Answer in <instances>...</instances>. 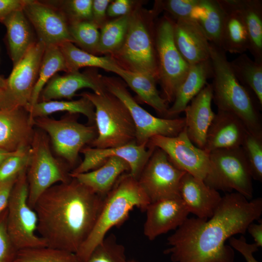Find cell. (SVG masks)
<instances>
[{
    "instance_id": "obj_1",
    "label": "cell",
    "mask_w": 262,
    "mask_h": 262,
    "mask_svg": "<svg viewBox=\"0 0 262 262\" xmlns=\"http://www.w3.org/2000/svg\"><path fill=\"white\" fill-rule=\"evenodd\" d=\"M262 213L261 197L249 200L237 192L227 194L209 219L188 217L168 237L164 253L173 262H234V250L226 241L245 234Z\"/></svg>"
},
{
    "instance_id": "obj_2",
    "label": "cell",
    "mask_w": 262,
    "mask_h": 262,
    "mask_svg": "<svg viewBox=\"0 0 262 262\" xmlns=\"http://www.w3.org/2000/svg\"><path fill=\"white\" fill-rule=\"evenodd\" d=\"M104 197L74 178L52 186L33 208L38 235L48 246L76 253L91 232Z\"/></svg>"
},
{
    "instance_id": "obj_3",
    "label": "cell",
    "mask_w": 262,
    "mask_h": 262,
    "mask_svg": "<svg viewBox=\"0 0 262 262\" xmlns=\"http://www.w3.org/2000/svg\"><path fill=\"white\" fill-rule=\"evenodd\" d=\"M210 44V58L213 71V99L218 110L233 114L243 121L248 131L262 134V118L256 99L236 77L226 52Z\"/></svg>"
},
{
    "instance_id": "obj_4",
    "label": "cell",
    "mask_w": 262,
    "mask_h": 262,
    "mask_svg": "<svg viewBox=\"0 0 262 262\" xmlns=\"http://www.w3.org/2000/svg\"><path fill=\"white\" fill-rule=\"evenodd\" d=\"M150 203L138 180L129 172L122 174L104 197L97 220L90 234L75 253L85 262L113 227L122 224L134 207L145 211Z\"/></svg>"
},
{
    "instance_id": "obj_5",
    "label": "cell",
    "mask_w": 262,
    "mask_h": 262,
    "mask_svg": "<svg viewBox=\"0 0 262 262\" xmlns=\"http://www.w3.org/2000/svg\"><path fill=\"white\" fill-rule=\"evenodd\" d=\"M80 95L88 98L95 108L97 135L90 144L92 147H117L135 142L133 121L127 107L117 98L106 90L101 94L83 92Z\"/></svg>"
},
{
    "instance_id": "obj_6",
    "label": "cell",
    "mask_w": 262,
    "mask_h": 262,
    "mask_svg": "<svg viewBox=\"0 0 262 262\" xmlns=\"http://www.w3.org/2000/svg\"><path fill=\"white\" fill-rule=\"evenodd\" d=\"M69 169L52 154L48 135L39 129H34L26 169L30 207L33 209L40 196L52 186L69 181L72 178Z\"/></svg>"
},
{
    "instance_id": "obj_7",
    "label": "cell",
    "mask_w": 262,
    "mask_h": 262,
    "mask_svg": "<svg viewBox=\"0 0 262 262\" xmlns=\"http://www.w3.org/2000/svg\"><path fill=\"white\" fill-rule=\"evenodd\" d=\"M26 169L27 167L17 176L7 207V230L17 250L47 246L45 241L36 233L37 216L28 203Z\"/></svg>"
},
{
    "instance_id": "obj_8",
    "label": "cell",
    "mask_w": 262,
    "mask_h": 262,
    "mask_svg": "<svg viewBox=\"0 0 262 262\" xmlns=\"http://www.w3.org/2000/svg\"><path fill=\"white\" fill-rule=\"evenodd\" d=\"M70 114L60 119L49 116L34 118L33 124L50 138L53 149L71 169L76 167L81 150L96 138V126L79 123Z\"/></svg>"
},
{
    "instance_id": "obj_9",
    "label": "cell",
    "mask_w": 262,
    "mask_h": 262,
    "mask_svg": "<svg viewBox=\"0 0 262 262\" xmlns=\"http://www.w3.org/2000/svg\"><path fill=\"white\" fill-rule=\"evenodd\" d=\"M210 171L204 180L218 191L232 190L250 200L253 195L252 177L241 147L221 149L209 153Z\"/></svg>"
},
{
    "instance_id": "obj_10",
    "label": "cell",
    "mask_w": 262,
    "mask_h": 262,
    "mask_svg": "<svg viewBox=\"0 0 262 262\" xmlns=\"http://www.w3.org/2000/svg\"><path fill=\"white\" fill-rule=\"evenodd\" d=\"M174 20L164 16L155 31L158 79L163 91V98L173 102L176 92L184 80L190 65L177 49L173 37Z\"/></svg>"
},
{
    "instance_id": "obj_11",
    "label": "cell",
    "mask_w": 262,
    "mask_h": 262,
    "mask_svg": "<svg viewBox=\"0 0 262 262\" xmlns=\"http://www.w3.org/2000/svg\"><path fill=\"white\" fill-rule=\"evenodd\" d=\"M148 25L137 12L131 14L124 41L115 53L123 64V68L147 73L158 79L155 40Z\"/></svg>"
},
{
    "instance_id": "obj_12",
    "label": "cell",
    "mask_w": 262,
    "mask_h": 262,
    "mask_svg": "<svg viewBox=\"0 0 262 262\" xmlns=\"http://www.w3.org/2000/svg\"><path fill=\"white\" fill-rule=\"evenodd\" d=\"M102 81L105 89L117 98L128 109L135 126L137 144H147L156 135L176 136L185 128L184 117H156L142 107L119 81L107 77H102Z\"/></svg>"
},
{
    "instance_id": "obj_13",
    "label": "cell",
    "mask_w": 262,
    "mask_h": 262,
    "mask_svg": "<svg viewBox=\"0 0 262 262\" xmlns=\"http://www.w3.org/2000/svg\"><path fill=\"white\" fill-rule=\"evenodd\" d=\"M185 173L172 164L164 151L155 147L137 180L151 203L180 198V183Z\"/></svg>"
},
{
    "instance_id": "obj_14",
    "label": "cell",
    "mask_w": 262,
    "mask_h": 262,
    "mask_svg": "<svg viewBox=\"0 0 262 262\" xmlns=\"http://www.w3.org/2000/svg\"><path fill=\"white\" fill-rule=\"evenodd\" d=\"M147 145L162 149L176 167L196 178L204 180L210 171L209 154L194 144L185 127L176 136H154Z\"/></svg>"
},
{
    "instance_id": "obj_15",
    "label": "cell",
    "mask_w": 262,
    "mask_h": 262,
    "mask_svg": "<svg viewBox=\"0 0 262 262\" xmlns=\"http://www.w3.org/2000/svg\"><path fill=\"white\" fill-rule=\"evenodd\" d=\"M23 11L35 29L38 41L46 47L73 42L69 23L59 8L36 0H24Z\"/></svg>"
},
{
    "instance_id": "obj_16",
    "label": "cell",
    "mask_w": 262,
    "mask_h": 262,
    "mask_svg": "<svg viewBox=\"0 0 262 262\" xmlns=\"http://www.w3.org/2000/svg\"><path fill=\"white\" fill-rule=\"evenodd\" d=\"M155 148L147 144L138 145L135 142L104 148L84 147L80 152L83 155V160L70 173L79 174L93 170L102 165L110 157L117 156L128 163L129 173L138 180Z\"/></svg>"
},
{
    "instance_id": "obj_17",
    "label": "cell",
    "mask_w": 262,
    "mask_h": 262,
    "mask_svg": "<svg viewBox=\"0 0 262 262\" xmlns=\"http://www.w3.org/2000/svg\"><path fill=\"white\" fill-rule=\"evenodd\" d=\"M46 47L37 41L15 66L6 79L5 89L16 106L26 109L36 82Z\"/></svg>"
},
{
    "instance_id": "obj_18",
    "label": "cell",
    "mask_w": 262,
    "mask_h": 262,
    "mask_svg": "<svg viewBox=\"0 0 262 262\" xmlns=\"http://www.w3.org/2000/svg\"><path fill=\"white\" fill-rule=\"evenodd\" d=\"M144 224L145 236L150 241L179 227L188 218L189 212L180 197L163 199L147 206Z\"/></svg>"
},
{
    "instance_id": "obj_19",
    "label": "cell",
    "mask_w": 262,
    "mask_h": 262,
    "mask_svg": "<svg viewBox=\"0 0 262 262\" xmlns=\"http://www.w3.org/2000/svg\"><path fill=\"white\" fill-rule=\"evenodd\" d=\"M33 127L29 114L24 107L0 110V149L15 152L29 147Z\"/></svg>"
},
{
    "instance_id": "obj_20",
    "label": "cell",
    "mask_w": 262,
    "mask_h": 262,
    "mask_svg": "<svg viewBox=\"0 0 262 262\" xmlns=\"http://www.w3.org/2000/svg\"><path fill=\"white\" fill-rule=\"evenodd\" d=\"M248 130L243 121L230 112L218 110L208 130L203 150L241 147Z\"/></svg>"
},
{
    "instance_id": "obj_21",
    "label": "cell",
    "mask_w": 262,
    "mask_h": 262,
    "mask_svg": "<svg viewBox=\"0 0 262 262\" xmlns=\"http://www.w3.org/2000/svg\"><path fill=\"white\" fill-rule=\"evenodd\" d=\"M180 194L189 213L199 218H211L222 199L218 191L187 173L181 179Z\"/></svg>"
},
{
    "instance_id": "obj_22",
    "label": "cell",
    "mask_w": 262,
    "mask_h": 262,
    "mask_svg": "<svg viewBox=\"0 0 262 262\" xmlns=\"http://www.w3.org/2000/svg\"><path fill=\"white\" fill-rule=\"evenodd\" d=\"M213 97L212 84L207 83L184 111L187 135L195 145L202 149L208 130L215 115L212 109Z\"/></svg>"
},
{
    "instance_id": "obj_23",
    "label": "cell",
    "mask_w": 262,
    "mask_h": 262,
    "mask_svg": "<svg viewBox=\"0 0 262 262\" xmlns=\"http://www.w3.org/2000/svg\"><path fill=\"white\" fill-rule=\"evenodd\" d=\"M85 88L91 89L97 94L106 91L102 76L77 71L63 76H53L42 90L39 98H41V101L70 99L76 95L77 91Z\"/></svg>"
},
{
    "instance_id": "obj_24",
    "label": "cell",
    "mask_w": 262,
    "mask_h": 262,
    "mask_svg": "<svg viewBox=\"0 0 262 262\" xmlns=\"http://www.w3.org/2000/svg\"><path fill=\"white\" fill-rule=\"evenodd\" d=\"M173 37L177 49L190 65L210 59V42L193 19L174 20Z\"/></svg>"
},
{
    "instance_id": "obj_25",
    "label": "cell",
    "mask_w": 262,
    "mask_h": 262,
    "mask_svg": "<svg viewBox=\"0 0 262 262\" xmlns=\"http://www.w3.org/2000/svg\"><path fill=\"white\" fill-rule=\"evenodd\" d=\"M213 67L209 59L190 65L188 72L175 94L173 103L169 107L166 118H175L184 112L192 99L213 77Z\"/></svg>"
},
{
    "instance_id": "obj_26",
    "label": "cell",
    "mask_w": 262,
    "mask_h": 262,
    "mask_svg": "<svg viewBox=\"0 0 262 262\" xmlns=\"http://www.w3.org/2000/svg\"><path fill=\"white\" fill-rule=\"evenodd\" d=\"M130 171L129 164L125 160L117 156H111L96 169L82 173H70V176L97 194L105 197L119 177Z\"/></svg>"
},
{
    "instance_id": "obj_27",
    "label": "cell",
    "mask_w": 262,
    "mask_h": 262,
    "mask_svg": "<svg viewBox=\"0 0 262 262\" xmlns=\"http://www.w3.org/2000/svg\"><path fill=\"white\" fill-rule=\"evenodd\" d=\"M225 12L220 46L226 52L242 54L248 49L246 29L238 11L231 0H219Z\"/></svg>"
},
{
    "instance_id": "obj_28",
    "label": "cell",
    "mask_w": 262,
    "mask_h": 262,
    "mask_svg": "<svg viewBox=\"0 0 262 262\" xmlns=\"http://www.w3.org/2000/svg\"><path fill=\"white\" fill-rule=\"evenodd\" d=\"M2 23L6 28L9 52L15 66L36 41L23 9L11 13Z\"/></svg>"
},
{
    "instance_id": "obj_29",
    "label": "cell",
    "mask_w": 262,
    "mask_h": 262,
    "mask_svg": "<svg viewBox=\"0 0 262 262\" xmlns=\"http://www.w3.org/2000/svg\"><path fill=\"white\" fill-rule=\"evenodd\" d=\"M115 73L135 92L142 102L151 106L164 118H166L168 103L160 95L156 85L157 81L154 77L147 73L127 70L120 66Z\"/></svg>"
},
{
    "instance_id": "obj_30",
    "label": "cell",
    "mask_w": 262,
    "mask_h": 262,
    "mask_svg": "<svg viewBox=\"0 0 262 262\" xmlns=\"http://www.w3.org/2000/svg\"><path fill=\"white\" fill-rule=\"evenodd\" d=\"M241 15L246 29L248 50L257 62L262 63V1L231 0Z\"/></svg>"
},
{
    "instance_id": "obj_31",
    "label": "cell",
    "mask_w": 262,
    "mask_h": 262,
    "mask_svg": "<svg viewBox=\"0 0 262 262\" xmlns=\"http://www.w3.org/2000/svg\"><path fill=\"white\" fill-rule=\"evenodd\" d=\"M191 18L200 27L210 43L220 47L225 12L219 0H198Z\"/></svg>"
},
{
    "instance_id": "obj_32",
    "label": "cell",
    "mask_w": 262,
    "mask_h": 262,
    "mask_svg": "<svg viewBox=\"0 0 262 262\" xmlns=\"http://www.w3.org/2000/svg\"><path fill=\"white\" fill-rule=\"evenodd\" d=\"M65 60L68 73L79 71L83 67H94L113 73L120 66L112 56H97L76 47L71 42L59 46Z\"/></svg>"
},
{
    "instance_id": "obj_33",
    "label": "cell",
    "mask_w": 262,
    "mask_h": 262,
    "mask_svg": "<svg viewBox=\"0 0 262 262\" xmlns=\"http://www.w3.org/2000/svg\"><path fill=\"white\" fill-rule=\"evenodd\" d=\"M78 100L38 101L30 107L27 111L33 122L34 118L48 116L58 112H67L70 114H82L92 124L95 122V108L87 98L81 97Z\"/></svg>"
},
{
    "instance_id": "obj_34",
    "label": "cell",
    "mask_w": 262,
    "mask_h": 262,
    "mask_svg": "<svg viewBox=\"0 0 262 262\" xmlns=\"http://www.w3.org/2000/svg\"><path fill=\"white\" fill-rule=\"evenodd\" d=\"M239 82L253 92L260 106H262V63L252 60L245 53L229 62Z\"/></svg>"
},
{
    "instance_id": "obj_35",
    "label": "cell",
    "mask_w": 262,
    "mask_h": 262,
    "mask_svg": "<svg viewBox=\"0 0 262 262\" xmlns=\"http://www.w3.org/2000/svg\"><path fill=\"white\" fill-rule=\"evenodd\" d=\"M59 71L68 73L65 60L59 46L46 47L37 80L27 111L39 101L40 94L45 85Z\"/></svg>"
},
{
    "instance_id": "obj_36",
    "label": "cell",
    "mask_w": 262,
    "mask_h": 262,
    "mask_svg": "<svg viewBox=\"0 0 262 262\" xmlns=\"http://www.w3.org/2000/svg\"><path fill=\"white\" fill-rule=\"evenodd\" d=\"M131 13L105 23L101 28L98 52H116L122 46L129 25Z\"/></svg>"
},
{
    "instance_id": "obj_37",
    "label": "cell",
    "mask_w": 262,
    "mask_h": 262,
    "mask_svg": "<svg viewBox=\"0 0 262 262\" xmlns=\"http://www.w3.org/2000/svg\"><path fill=\"white\" fill-rule=\"evenodd\" d=\"M14 262H81L76 254L48 246L17 250Z\"/></svg>"
},
{
    "instance_id": "obj_38",
    "label": "cell",
    "mask_w": 262,
    "mask_h": 262,
    "mask_svg": "<svg viewBox=\"0 0 262 262\" xmlns=\"http://www.w3.org/2000/svg\"><path fill=\"white\" fill-rule=\"evenodd\" d=\"M92 21H82L69 24V31L73 42L87 52H98L100 33Z\"/></svg>"
},
{
    "instance_id": "obj_39",
    "label": "cell",
    "mask_w": 262,
    "mask_h": 262,
    "mask_svg": "<svg viewBox=\"0 0 262 262\" xmlns=\"http://www.w3.org/2000/svg\"><path fill=\"white\" fill-rule=\"evenodd\" d=\"M252 179L262 181V134L247 131L241 146Z\"/></svg>"
},
{
    "instance_id": "obj_40",
    "label": "cell",
    "mask_w": 262,
    "mask_h": 262,
    "mask_svg": "<svg viewBox=\"0 0 262 262\" xmlns=\"http://www.w3.org/2000/svg\"><path fill=\"white\" fill-rule=\"evenodd\" d=\"M85 262H128L124 246L113 234L105 237Z\"/></svg>"
},
{
    "instance_id": "obj_41",
    "label": "cell",
    "mask_w": 262,
    "mask_h": 262,
    "mask_svg": "<svg viewBox=\"0 0 262 262\" xmlns=\"http://www.w3.org/2000/svg\"><path fill=\"white\" fill-rule=\"evenodd\" d=\"M29 147L17 151L0 165V186L16 178L27 167Z\"/></svg>"
},
{
    "instance_id": "obj_42",
    "label": "cell",
    "mask_w": 262,
    "mask_h": 262,
    "mask_svg": "<svg viewBox=\"0 0 262 262\" xmlns=\"http://www.w3.org/2000/svg\"><path fill=\"white\" fill-rule=\"evenodd\" d=\"M92 0H71L64 1L59 8L66 16L69 24L72 23L91 21Z\"/></svg>"
},
{
    "instance_id": "obj_43",
    "label": "cell",
    "mask_w": 262,
    "mask_h": 262,
    "mask_svg": "<svg viewBox=\"0 0 262 262\" xmlns=\"http://www.w3.org/2000/svg\"><path fill=\"white\" fill-rule=\"evenodd\" d=\"M7 209L0 213V262H14L17 249L7 230Z\"/></svg>"
},
{
    "instance_id": "obj_44",
    "label": "cell",
    "mask_w": 262,
    "mask_h": 262,
    "mask_svg": "<svg viewBox=\"0 0 262 262\" xmlns=\"http://www.w3.org/2000/svg\"><path fill=\"white\" fill-rule=\"evenodd\" d=\"M198 0H167L160 1L162 9L167 11L174 21L192 19L191 13Z\"/></svg>"
},
{
    "instance_id": "obj_45",
    "label": "cell",
    "mask_w": 262,
    "mask_h": 262,
    "mask_svg": "<svg viewBox=\"0 0 262 262\" xmlns=\"http://www.w3.org/2000/svg\"><path fill=\"white\" fill-rule=\"evenodd\" d=\"M229 240V246L240 252L246 262H259L253 256V254L258 250L259 247L256 244L247 243L246 238L243 235L239 238L231 237Z\"/></svg>"
},
{
    "instance_id": "obj_46",
    "label": "cell",
    "mask_w": 262,
    "mask_h": 262,
    "mask_svg": "<svg viewBox=\"0 0 262 262\" xmlns=\"http://www.w3.org/2000/svg\"><path fill=\"white\" fill-rule=\"evenodd\" d=\"M112 2L110 0H94L92 3V21L98 28H101L107 14V11L109 4Z\"/></svg>"
},
{
    "instance_id": "obj_47",
    "label": "cell",
    "mask_w": 262,
    "mask_h": 262,
    "mask_svg": "<svg viewBox=\"0 0 262 262\" xmlns=\"http://www.w3.org/2000/svg\"><path fill=\"white\" fill-rule=\"evenodd\" d=\"M132 1L129 0H115L109 4L107 15L110 16H122L130 14Z\"/></svg>"
},
{
    "instance_id": "obj_48",
    "label": "cell",
    "mask_w": 262,
    "mask_h": 262,
    "mask_svg": "<svg viewBox=\"0 0 262 262\" xmlns=\"http://www.w3.org/2000/svg\"><path fill=\"white\" fill-rule=\"evenodd\" d=\"M24 0H0V22L11 13L23 9Z\"/></svg>"
},
{
    "instance_id": "obj_49",
    "label": "cell",
    "mask_w": 262,
    "mask_h": 262,
    "mask_svg": "<svg viewBox=\"0 0 262 262\" xmlns=\"http://www.w3.org/2000/svg\"><path fill=\"white\" fill-rule=\"evenodd\" d=\"M16 178L0 186V213L7 207L11 192Z\"/></svg>"
},
{
    "instance_id": "obj_50",
    "label": "cell",
    "mask_w": 262,
    "mask_h": 262,
    "mask_svg": "<svg viewBox=\"0 0 262 262\" xmlns=\"http://www.w3.org/2000/svg\"><path fill=\"white\" fill-rule=\"evenodd\" d=\"M246 230L249 233L254 240V243L260 247L262 246V223L259 224L254 222L250 223L247 228Z\"/></svg>"
},
{
    "instance_id": "obj_51",
    "label": "cell",
    "mask_w": 262,
    "mask_h": 262,
    "mask_svg": "<svg viewBox=\"0 0 262 262\" xmlns=\"http://www.w3.org/2000/svg\"><path fill=\"white\" fill-rule=\"evenodd\" d=\"M16 106L5 89L0 88V110L9 109Z\"/></svg>"
},
{
    "instance_id": "obj_52",
    "label": "cell",
    "mask_w": 262,
    "mask_h": 262,
    "mask_svg": "<svg viewBox=\"0 0 262 262\" xmlns=\"http://www.w3.org/2000/svg\"><path fill=\"white\" fill-rule=\"evenodd\" d=\"M18 151V150H17ZM15 152H9L0 149V165L9 157L15 154Z\"/></svg>"
},
{
    "instance_id": "obj_53",
    "label": "cell",
    "mask_w": 262,
    "mask_h": 262,
    "mask_svg": "<svg viewBox=\"0 0 262 262\" xmlns=\"http://www.w3.org/2000/svg\"><path fill=\"white\" fill-rule=\"evenodd\" d=\"M6 86V79H4L0 76V88L5 89Z\"/></svg>"
},
{
    "instance_id": "obj_54",
    "label": "cell",
    "mask_w": 262,
    "mask_h": 262,
    "mask_svg": "<svg viewBox=\"0 0 262 262\" xmlns=\"http://www.w3.org/2000/svg\"><path fill=\"white\" fill-rule=\"evenodd\" d=\"M135 262L134 261H131V262Z\"/></svg>"
}]
</instances>
